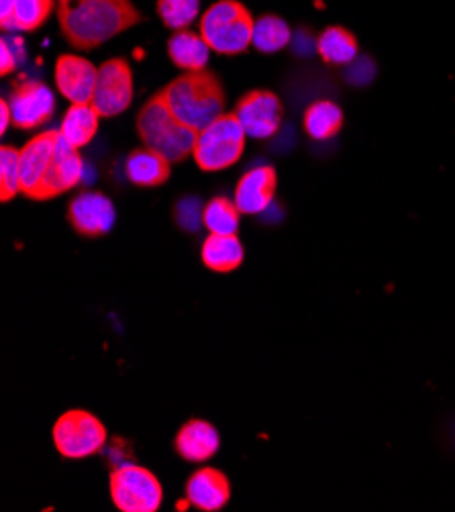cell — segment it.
<instances>
[{
  "label": "cell",
  "instance_id": "cell-1",
  "mask_svg": "<svg viewBox=\"0 0 455 512\" xmlns=\"http://www.w3.org/2000/svg\"><path fill=\"white\" fill-rule=\"evenodd\" d=\"M143 21L133 0H58L62 35L78 51H92Z\"/></svg>",
  "mask_w": 455,
  "mask_h": 512
},
{
  "label": "cell",
  "instance_id": "cell-2",
  "mask_svg": "<svg viewBox=\"0 0 455 512\" xmlns=\"http://www.w3.org/2000/svg\"><path fill=\"white\" fill-rule=\"evenodd\" d=\"M160 94L174 117L196 133L219 119L227 105V92L221 78L207 68L180 74L168 82Z\"/></svg>",
  "mask_w": 455,
  "mask_h": 512
},
{
  "label": "cell",
  "instance_id": "cell-3",
  "mask_svg": "<svg viewBox=\"0 0 455 512\" xmlns=\"http://www.w3.org/2000/svg\"><path fill=\"white\" fill-rule=\"evenodd\" d=\"M135 127L143 145L160 151L172 164H182L192 156L198 133L174 117L160 92L141 107Z\"/></svg>",
  "mask_w": 455,
  "mask_h": 512
},
{
  "label": "cell",
  "instance_id": "cell-4",
  "mask_svg": "<svg viewBox=\"0 0 455 512\" xmlns=\"http://www.w3.org/2000/svg\"><path fill=\"white\" fill-rule=\"evenodd\" d=\"M256 17L239 0H217L198 19V33L221 56H239L254 43Z\"/></svg>",
  "mask_w": 455,
  "mask_h": 512
},
{
  "label": "cell",
  "instance_id": "cell-5",
  "mask_svg": "<svg viewBox=\"0 0 455 512\" xmlns=\"http://www.w3.org/2000/svg\"><path fill=\"white\" fill-rule=\"evenodd\" d=\"M247 133L235 113H223L198 131L192 158L202 172H223L235 166L245 151Z\"/></svg>",
  "mask_w": 455,
  "mask_h": 512
},
{
  "label": "cell",
  "instance_id": "cell-6",
  "mask_svg": "<svg viewBox=\"0 0 455 512\" xmlns=\"http://www.w3.org/2000/svg\"><path fill=\"white\" fill-rule=\"evenodd\" d=\"M52 437L64 459H86L105 449L109 431L103 421L84 408H70L54 423Z\"/></svg>",
  "mask_w": 455,
  "mask_h": 512
},
{
  "label": "cell",
  "instance_id": "cell-7",
  "mask_svg": "<svg viewBox=\"0 0 455 512\" xmlns=\"http://www.w3.org/2000/svg\"><path fill=\"white\" fill-rule=\"evenodd\" d=\"M109 492L121 512H158L164 502V486L158 476L137 464H121L109 476Z\"/></svg>",
  "mask_w": 455,
  "mask_h": 512
},
{
  "label": "cell",
  "instance_id": "cell-8",
  "mask_svg": "<svg viewBox=\"0 0 455 512\" xmlns=\"http://www.w3.org/2000/svg\"><path fill=\"white\" fill-rule=\"evenodd\" d=\"M133 70L125 58H111L98 66L92 105L103 119L125 113L133 102Z\"/></svg>",
  "mask_w": 455,
  "mask_h": 512
},
{
  "label": "cell",
  "instance_id": "cell-9",
  "mask_svg": "<svg viewBox=\"0 0 455 512\" xmlns=\"http://www.w3.org/2000/svg\"><path fill=\"white\" fill-rule=\"evenodd\" d=\"M9 107L13 127L19 131H33L49 123L56 115V96L47 84L39 80H21L11 90Z\"/></svg>",
  "mask_w": 455,
  "mask_h": 512
},
{
  "label": "cell",
  "instance_id": "cell-10",
  "mask_svg": "<svg viewBox=\"0 0 455 512\" xmlns=\"http://www.w3.org/2000/svg\"><path fill=\"white\" fill-rule=\"evenodd\" d=\"M245 129L247 137L270 139L274 137L284 121V105L272 90H249L235 105L233 111Z\"/></svg>",
  "mask_w": 455,
  "mask_h": 512
},
{
  "label": "cell",
  "instance_id": "cell-11",
  "mask_svg": "<svg viewBox=\"0 0 455 512\" xmlns=\"http://www.w3.org/2000/svg\"><path fill=\"white\" fill-rule=\"evenodd\" d=\"M66 217L80 237L98 239L113 231L117 221V209L115 202L107 194L86 190L76 194L68 202Z\"/></svg>",
  "mask_w": 455,
  "mask_h": 512
},
{
  "label": "cell",
  "instance_id": "cell-12",
  "mask_svg": "<svg viewBox=\"0 0 455 512\" xmlns=\"http://www.w3.org/2000/svg\"><path fill=\"white\" fill-rule=\"evenodd\" d=\"M84 178V160L80 149H74L64 139H60L54 160L49 164L43 180L35 188L29 200H54L70 190H74Z\"/></svg>",
  "mask_w": 455,
  "mask_h": 512
},
{
  "label": "cell",
  "instance_id": "cell-13",
  "mask_svg": "<svg viewBox=\"0 0 455 512\" xmlns=\"http://www.w3.org/2000/svg\"><path fill=\"white\" fill-rule=\"evenodd\" d=\"M62 139V133L56 129L43 131L31 137L19 153V166H21V194L31 198L39 182L43 180L49 164L54 160L56 147Z\"/></svg>",
  "mask_w": 455,
  "mask_h": 512
},
{
  "label": "cell",
  "instance_id": "cell-14",
  "mask_svg": "<svg viewBox=\"0 0 455 512\" xmlns=\"http://www.w3.org/2000/svg\"><path fill=\"white\" fill-rule=\"evenodd\" d=\"M278 190V172L272 166H258L247 170L237 186L233 200L241 215H260L276 198Z\"/></svg>",
  "mask_w": 455,
  "mask_h": 512
},
{
  "label": "cell",
  "instance_id": "cell-15",
  "mask_svg": "<svg viewBox=\"0 0 455 512\" xmlns=\"http://www.w3.org/2000/svg\"><path fill=\"white\" fill-rule=\"evenodd\" d=\"M184 496L200 512H219L231 500V482L217 468H200L186 480Z\"/></svg>",
  "mask_w": 455,
  "mask_h": 512
},
{
  "label": "cell",
  "instance_id": "cell-16",
  "mask_svg": "<svg viewBox=\"0 0 455 512\" xmlns=\"http://www.w3.org/2000/svg\"><path fill=\"white\" fill-rule=\"evenodd\" d=\"M56 86L70 102H92L98 66L76 54H62L56 60Z\"/></svg>",
  "mask_w": 455,
  "mask_h": 512
},
{
  "label": "cell",
  "instance_id": "cell-17",
  "mask_svg": "<svg viewBox=\"0 0 455 512\" xmlns=\"http://www.w3.org/2000/svg\"><path fill=\"white\" fill-rule=\"evenodd\" d=\"M221 447L219 431L213 423L202 419L186 421L174 437V451L188 464H205Z\"/></svg>",
  "mask_w": 455,
  "mask_h": 512
},
{
  "label": "cell",
  "instance_id": "cell-18",
  "mask_svg": "<svg viewBox=\"0 0 455 512\" xmlns=\"http://www.w3.org/2000/svg\"><path fill=\"white\" fill-rule=\"evenodd\" d=\"M125 176L137 188H160L172 176V162L160 151L141 145L127 156Z\"/></svg>",
  "mask_w": 455,
  "mask_h": 512
},
{
  "label": "cell",
  "instance_id": "cell-19",
  "mask_svg": "<svg viewBox=\"0 0 455 512\" xmlns=\"http://www.w3.org/2000/svg\"><path fill=\"white\" fill-rule=\"evenodd\" d=\"M200 260L207 270L217 274H231L241 268L245 260V247L241 239L235 235H219L209 233V237L202 243Z\"/></svg>",
  "mask_w": 455,
  "mask_h": 512
},
{
  "label": "cell",
  "instance_id": "cell-20",
  "mask_svg": "<svg viewBox=\"0 0 455 512\" xmlns=\"http://www.w3.org/2000/svg\"><path fill=\"white\" fill-rule=\"evenodd\" d=\"M168 58L182 72H198L209 66L211 47L200 33L192 29L174 31L168 39Z\"/></svg>",
  "mask_w": 455,
  "mask_h": 512
},
{
  "label": "cell",
  "instance_id": "cell-21",
  "mask_svg": "<svg viewBox=\"0 0 455 512\" xmlns=\"http://www.w3.org/2000/svg\"><path fill=\"white\" fill-rule=\"evenodd\" d=\"M100 113L94 109L92 102H72L62 119V139L74 149L86 147L98 133Z\"/></svg>",
  "mask_w": 455,
  "mask_h": 512
},
{
  "label": "cell",
  "instance_id": "cell-22",
  "mask_svg": "<svg viewBox=\"0 0 455 512\" xmlns=\"http://www.w3.org/2000/svg\"><path fill=\"white\" fill-rule=\"evenodd\" d=\"M317 54L331 66H349L358 60L360 45L351 31L331 25L317 37Z\"/></svg>",
  "mask_w": 455,
  "mask_h": 512
},
{
  "label": "cell",
  "instance_id": "cell-23",
  "mask_svg": "<svg viewBox=\"0 0 455 512\" xmlns=\"http://www.w3.org/2000/svg\"><path fill=\"white\" fill-rule=\"evenodd\" d=\"M302 127L315 141H329L343 129V111L333 100H315L302 117Z\"/></svg>",
  "mask_w": 455,
  "mask_h": 512
},
{
  "label": "cell",
  "instance_id": "cell-24",
  "mask_svg": "<svg viewBox=\"0 0 455 512\" xmlns=\"http://www.w3.org/2000/svg\"><path fill=\"white\" fill-rule=\"evenodd\" d=\"M200 221L209 233L235 235L239 229L241 211L237 209L235 200L227 196H215L205 204V209L200 213Z\"/></svg>",
  "mask_w": 455,
  "mask_h": 512
},
{
  "label": "cell",
  "instance_id": "cell-25",
  "mask_svg": "<svg viewBox=\"0 0 455 512\" xmlns=\"http://www.w3.org/2000/svg\"><path fill=\"white\" fill-rule=\"evenodd\" d=\"M292 31L288 23L280 15H262L256 19L254 29V45L262 54H276L290 43Z\"/></svg>",
  "mask_w": 455,
  "mask_h": 512
},
{
  "label": "cell",
  "instance_id": "cell-26",
  "mask_svg": "<svg viewBox=\"0 0 455 512\" xmlns=\"http://www.w3.org/2000/svg\"><path fill=\"white\" fill-rule=\"evenodd\" d=\"M56 5L58 0H15V11L9 31H37L41 25L47 23Z\"/></svg>",
  "mask_w": 455,
  "mask_h": 512
},
{
  "label": "cell",
  "instance_id": "cell-27",
  "mask_svg": "<svg viewBox=\"0 0 455 512\" xmlns=\"http://www.w3.org/2000/svg\"><path fill=\"white\" fill-rule=\"evenodd\" d=\"M156 11L168 29L182 31L198 19L200 0H158Z\"/></svg>",
  "mask_w": 455,
  "mask_h": 512
},
{
  "label": "cell",
  "instance_id": "cell-28",
  "mask_svg": "<svg viewBox=\"0 0 455 512\" xmlns=\"http://www.w3.org/2000/svg\"><path fill=\"white\" fill-rule=\"evenodd\" d=\"M15 145L0 147V200L11 202L21 192V166Z\"/></svg>",
  "mask_w": 455,
  "mask_h": 512
},
{
  "label": "cell",
  "instance_id": "cell-29",
  "mask_svg": "<svg viewBox=\"0 0 455 512\" xmlns=\"http://www.w3.org/2000/svg\"><path fill=\"white\" fill-rule=\"evenodd\" d=\"M347 78H349L351 84H358V86L370 82L374 78V64L366 58L351 62L349 70H347Z\"/></svg>",
  "mask_w": 455,
  "mask_h": 512
},
{
  "label": "cell",
  "instance_id": "cell-30",
  "mask_svg": "<svg viewBox=\"0 0 455 512\" xmlns=\"http://www.w3.org/2000/svg\"><path fill=\"white\" fill-rule=\"evenodd\" d=\"M0 49H3V60H0V74L9 76V74H13L15 68H17V58H15V54H13V49H11L9 41H7V37H5L3 41H0Z\"/></svg>",
  "mask_w": 455,
  "mask_h": 512
},
{
  "label": "cell",
  "instance_id": "cell-31",
  "mask_svg": "<svg viewBox=\"0 0 455 512\" xmlns=\"http://www.w3.org/2000/svg\"><path fill=\"white\" fill-rule=\"evenodd\" d=\"M13 11H15V0H0V25H3V31H9Z\"/></svg>",
  "mask_w": 455,
  "mask_h": 512
},
{
  "label": "cell",
  "instance_id": "cell-32",
  "mask_svg": "<svg viewBox=\"0 0 455 512\" xmlns=\"http://www.w3.org/2000/svg\"><path fill=\"white\" fill-rule=\"evenodd\" d=\"M0 117H3V123H0V133H7L9 125H13V115H11V107H9V100L0 102Z\"/></svg>",
  "mask_w": 455,
  "mask_h": 512
}]
</instances>
